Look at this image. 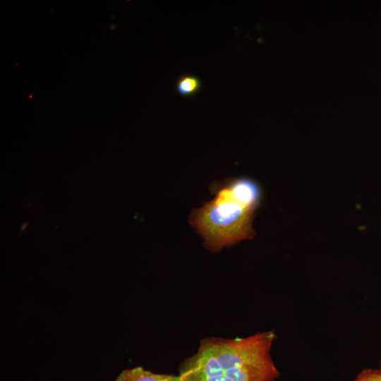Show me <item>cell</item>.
Here are the masks:
<instances>
[{"label": "cell", "instance_id": "obj_1", "mask_svg": "<svg viewBox=\"0 0 381 381\" xmlns=\"http://www.w3.org/2000/svg\"><path fill=\"white\" fill-rule=\"evenodd\" d=\"M274 331L243 338L206 337L179 366L182 381H276L280 373L271 355Z\"/></svg>", "mask_w": 381, "mask_h": 381}, {"label": "cell", "instance_id": "obj_2", "mask_svg": "<svg viewBox=\"0 0 381 381\" xmlns=\"http://www.w3.org/2000/svg\"><path fill=\"white\" fill-rule=\"evenodd\" d=\"M212 186L214 198L193 209L189 219L204 246L215 253L253 239V222L262 198L260 186L250 179L230 178Z\"/></svg>", "mask_w": 381, "mask_h": 381}, {"label": "cell", "instance_id": "obj_3", "mask_svg": "<svg viewBox=\"0 0 381 381\" xmlns=\"http://www.w3.org/2000/svg\"><path fill=\"white\" fill-rule=\"evenodd\" d=\"M115 381H182L179 375L157 374L142 367L123 370Z\"/></svg>", "mask_w": 381, "mask_h": 381}, {"label": "cell", "instance_id": "obj_4", "mask_svg": "<svg viewBox=\"0 0 381 381\" xmlns=\"http://www.w3.org/2000/svg\"><path fill=\"white\" fill-rule=\"evenodd\" d=\"M201 88L200 78L189 73L179 75L175 82V90L183 97H193L200 92Z\"/></svg>", "mask_w": 381, "mask_h": 381}, {"label": "cell", "instance_id": "obj_5", "mask_svg": "<svg viewBox=\"0 0 381 381\" xmlns=\"http://www.w3.org/2000/svg\"><path fill=\"white\" fill-rule=\"evenodd\" d=\"M352 381H381V369H365Z\"/></svg>", "mask_w": 381, "mask_h": 381}, {"label": "cell", "instance_id": "obj_6", "mask_svg": "<svg viewBox=\"0 0 381 381\" xmlns=\"http://www.w3.org/2000/svg\"><path fill=\"white\" fill-rule=\"evenodd\" d=\"M380 369H381V362H380Z\"/></svg>", "mask_w": 381, "mask_h": 381}]
</instances>
